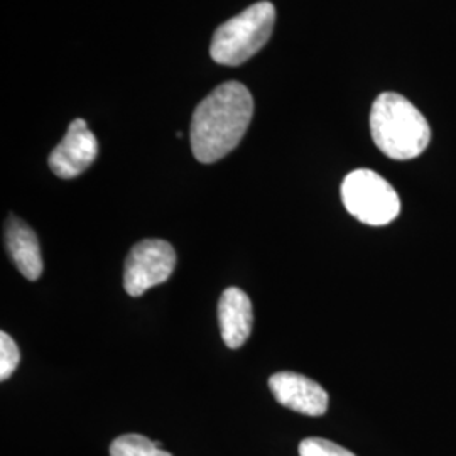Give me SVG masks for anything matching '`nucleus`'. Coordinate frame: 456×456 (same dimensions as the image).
I'll return each instance as SVG.
<instances>
[{"label": "nucleus", "mask_w": 456, "mask_h": 456, "mask_svg": "<svg viewBox=\"0 0 456 456\" xmlns=\"http://www.w3.org/2000/svg\"><path fill=\"white\" fill-rule=\"evenodd\" d=\"M254 115V98L239 82L216 86L200 102L191 120V149L200 163L212 164L240 144Z\"/></svg>", "instance_id": "obj_1"}, {"label": "nucleus", "mask_w": 456, "mask_h": 456, "mask_svg": "<svg viewBox=\"0 0 456 456\" xmlns=\"http://www.w3.org/2000/svg\"><path fill=\"white\" fill-rule=\"evenodd\" d=\"M176 267L173 245L159 239H147L132 247L126 269L124 289L129 296H142L147 289L166 282Z\"/></svg>", "instance_id": "obj_5"}, {"label": "nucleus", "mask_w": 456, "mask_h": 456, "mask_svg": "<svg viewBox=\"0 0 456 456\" xmlns=\"http://www.w3.org/2000/svg\"><path fill=\"white\" fill-rule=\"evenodd\" d=\"M98 156V141L83 118H75L65 139L49 154V167L61 180H73L85 173Z\"/></svg>", "instance_id": "obj_6"}, {"label": "nucleus", "mask_w": 456, "mask_h": 456, "mask_svg": "<svg viewBox=\"0 0 456 456\" xmlns=\"http://www.w3.org/2000/svg\"><path fill=\"white\" fill-rule=\"evenodd\" d=\"M345 208L362 224L382 227L401 212V200L389 181L370 169L352 171L342 183Z\"/></svg>", "instance_id": "obj_4"}, {"label": "nucleus", "mask_w": 456, "mask_h": 456, "mask_svg": "<svg viewBox=\"0 0 456 456\" xmlns=\"http://www.w3.org/2000/svg\"><path fill=\"white\" fill-rule=\"evenodd\" d=\"M20 362V352L16 342L5 331L0 333V380H7L14 374Z\"/></svg>", "instance_id": "obj_11"}, {"label": "nucleus", "mask_w": 456, "mask_h": 456, "mask_svg": "<svg viewBox=\"0 0 456 456\" xmlns=\"http://www.w3.org/2000/svg\"><path fill=\"white\" fill-rule=\"evenodd\" d=\"M274 24V4L264 0L250 5L215 31L210 46L213 61L224 66L242 65L267 45Z\"/></svg>", "instance_id": "obj_3"}, {"label": "nucleus", "mask_w": 456, "mask_h": 456, "mask_svg": "<svg viewBox=\"0 0 456 456\" xmlns=\"http://www.w3.org/2000/svg\"><path fill=\"white\" fill-rule=\"evenodd\" d=\"M370 132L375 146L395 161L421 156L431 141V129L424 115L408 98L394 92L380 94L375 100Z\"/></svg>", "instance_id": "obj_2"}, {"label": "nucleus", "mask_w": 456, "mask_h": 456, "mask_svg": "<svg viewBox=\"0 0 456 456\" xmlns=\"http://www.w3.org/2000/svg\"><path fill=\"white\" fill-rule=\"evenodd\" d=\"M5 244L20 274L36 281L43 274V256L33 228L20 218L11 216L5 228Z\"/></svg>", "instance_id": "obj_9"}, {"label": "nucleus", "mask_w": 456, "mask_h": 456, "mask_svg": "<svg viewBox=\"0 0 456 456\" xmlns=\"http://www.w3.org/2000/svg\"><path fill=\"white\" fill-rule=\"evenodd\" d=\"M299 456H355L346 448L323 438H306L299 444Z\"/></svg>", "instance_id": "obj_12"}, {"label": "nucleus", "mask_w": 456, "mask_h": 456, "mask_svg": "<svg viewBox=\"0 0 456 456\" xmlns=\"http://www.w3.org/2000/svg\"><path fill=\"white\" fill-rule=\"evenodd\" d=\"M110 456H173L163 450V443L142 435H122L110 444Z\"/></svg>", "instance_id": "obj_10"}, {"label": "nucleus", "mask_w": 456, "mask_h": 456, "mask_svg": "<svg viewBox=\"0 0 456 456\" xmlns=\"http://www.w3.org/2000/svg\"><path fill=\"white\" fill-rule=\"evenodd\" d=\"M269 389L281 406L306 416H323L328 409L325 389L308 377L279 372L269 379Z\"/></svg>", "instance_id": "obj_7"}, {"label": "nucleus", "mask_w": 456, "mask_h": 456, "mask_svg": "<svg viewBox=\"0 0 456 456\" xmlns=\"http://www.w3.org/2000/svg\"><path fill=\"white\" fill-rule=\"evenodd\" d=\"M220 333L228 348H240L250 337L254 314L250 297L239 288H228L218 303Z\"/></svg>", "instance_id": "obj_8"}]
</instances>
